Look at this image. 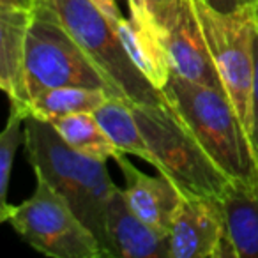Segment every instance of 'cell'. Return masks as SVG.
Returning a JSON list of instances; mask_svg holds the SVG:
<instances>
[{
    "instance_id": "obj_7",
    "label": "cell",
    "mask_w": 258,
    "mask_h": 258,
    "mask_svg": "<svg viewBox=\"0 0 258 258\" xmlns=\"http://www.w3.org/2000/svg\"><path fill=\"white\" fill-rule=\"evenodd\" d=\"M193 6L219 78L249 135L256 0H247L228 15L214 11L202 0H193Z\"/></svg>"
},
{
    "instance_id": "obj_19",
    "label": "cell",
    "mask_w": 258,
    "mask_h": 258,
    "mask_svg": "<svg viewBox=\"0 0 258 258\" xmlns=\"http://www.w3.org/2000/svg\"><path fill=\"white\" fill-rule=\"evenodd\" d=\"M186 4L187 0H144L145 13L165 34L175 29Z\"/></svg>"
},
{
    "instance_id": "obj_8",
    "label": "cell",
    "mask_w": 258,
    "mask_h": 258,
    "mask_svg": "<svg viewBox=\"0 0 258 258\" xmlns=\"http://www.w3.org/2000/svg\"><path fill=\"white\" fill-rule=\"evenodd\" d=\"M168 239L170 258H235L218 198L182 195Z\"/></svg>"
},
{
    "instance_id": "obj_14",
    "label": "cell",
    "mask_w": 258,
    "mask_h": 258,
    "mask_svg": "<svg viewBox=\"0 0 258 258\" xmlns=\"http://www.w3.org/2000/svg\"><path fill=\"white\" fill-rule=\"evenodd\" d=\"M34 11L0 9V87L9 101L25 106V48Z\"/></svg>"
},
{
    "instance_id": "obj_17",
    "label": "cell",
    "mask_w": 258,
    "mask_h": 258,
    "mask_svg": "<svg viewBox=\"0 0 258 258\" xmlns=\"http://www.w3.org/2000/svg\"><path fill=\"white\" fill-rule=\"evenodd\" d=\"M48 122H51V125L57 129V133L73 149L83 152V154L94 156L99 159H110L122 154L106 137L94 113H89V111L73 113L66 115V117H57Z\"/></svg>"
},
{
    "instance_id": "obj_25",
    "label": "cell",
    "mask_w": 258,
    "mask_h": 258,
    "mask_svg": "<svg viewBox=\"0 0 258 258\" xmlns=\"http://www.w3.org/2000/svg\"><path fill=\"white\" fill-rule=\"evenodd\" d=\"M44 2H50V0H39V6H41V4H44Z\"/></svg>"
},
{
    "instance_id": "obj_1",
    "label": "cell",
    "mask_w": 258,
    "mask_h": 258,
    "mask_svg": "<svg viewBox=\"0 0 258 258\" xmlns=\"http://www.w3.org/2000/svg\"><path fill=\"white\" fill-rule=\"evenodd\" d=\"M23 145L36 177L44 179L71 205L87 228L96 235L104 256L108 253L106 212L115 189L106 159L73 149L51 122L29 115L23 127Z\"/></svg>"
},
{
    "instance_id": "obj_6",
    "label": "cell",
    "mask_w": 258,
    "mask_h": 258,
    "mask_svg": "<svg viewBox=\"0 0 258 258\" xmlns=\"http://www.w3.org/2000/svg\"><path fill=\"white\" fill-rule=\"evenodd\" d=\"M32 197L11 205L0 221L41 254L51 258H106L99 240L78 218L71 205L41 177Z\"/></svg>"
},
{
    "instance_id": "obj_18",
    "label": "cell",
    "mask_w": 258,
    "mask_h": 258,
    "mask_svg": "<svg viewBox=\"0 0 258 258\" xmlns=\"http://www.w3.org/2000/svg\"><path fill=\"white\" fill-rule=\"evenodd\" d=\"M27 106L11 101V111H9L8 124L0 135V216L4 214L11 205L8 204L9 180H11L15 156L18 151V145L22 142V124L29 117Z\"/></svg>"
},
{
    "instance_id": "obj_2",
    "label": "cell",
    "mask_w": 258,
    "mask_h": 258,
    "mask_svg": "<svg viewBox=\"0 0 258 258\" xmlns=\"http://www.w3.org/2000/svg\"><path fill=\"white\" fill-rule=\"evenodd\" d=\"M163 92L230 179H258V161L249 135L226 92L189 82L173 71Z\"/></svg>"
},
{
    "instance_id": "obj_13",
    "label": "cell",
    "mask_w": 258,
    "mask_h": 258,
    "mask_svg": "<svg viewBox=\"0 0 258 258\" xmlns=\"http://www.w3.org/2000/svg\"><path fill=\"white\" fill-rule=\"evenodd\" d=\"M221 205L235 258H258V179L230 180Z\"/></svg>"
},
{
    "instance_id": "obj_16",
    "label": "cell",
    "mask_w": 258,
    "mask_h": 258,
    "mask_svg": "<svg viewBox=\"0 0 258 258\" xmlns=\"http://www.w3.org/2000/svg\"><path fill=\"white\" fill-rule=\"evenodd\" d=\"M111 97L103 89H87V87H57L48 89L34 96L27 103L30 115L43 120H53L73 113H92L104 101ZM115 97V96H113Z\"/></svg>"
},
{
    "instance_id": "obj_23",
    "label": "cell",
    "mask_w": 258,
    "mask_h": 258,
    "mask_svg": "<svg viewBox=\"0 0 258 258\" xmlns=\"http://www.w3.org/2000/svg\"><path fill=\"white\" fill-rule=\"evenodd\" d=\"M39 8V0H0V9H23L36 11Z\"/></svg>"
},
{
    "instance_id": "obj_11",
    "label": "cell",
    "mask_w": 258,
    "mask_h": 258,
    "mask_svg": "<svg viewBox=\"0 0 258 258\" xmlns=\"http://www.w3.org/2000/svg\"><path fill=\"white\" fill-rule=\"evenodd\" d=\"M113 159L124 177V195L129 207L152 228L168 233L173 216L182 202L180 189L163 173L147 175L138 170L124 154L115 156Z\"/></svg>"
},
{
    "instance_id": "obj_4",
    "label": "cell",
    "mask_w": 258,
    "mask_h": 258,
    "mask_svg": "<svg viewBox=\"0 0 258 258\" xmlns=\"http://www.w3.org/2000/svg\"><path fill=\"white\" fill-rule=\"evenodd\" d=\"M57 87L103 89L118 97L97 66L64 27L50 2L34 11L25 48V106L34 96Z\"/></svg>"
},
{
    "instance_id": "obj_3",
    "label": "cell",
    "mask_w": 258,
    "mask_h": 258,
    "mask_svg": "<svg viewBox=\"0 0 258 258\" xmlns=\"http://www.w3.org/2000/svg\"><path fill=\"white\" fill-rule=\"evenodd\" d=\"M131 106L152 152V166L168 177L182 195L221 200L232 179L207 154L175 108L168 101Z\"/></svg>"
},
{
    "instance_id": "obj_20",
    "label": "cell",
    "mask_w": 258,
    "mask_h": 258,
    "mask_svg": "<svg viewBox=\"0 0 258 258\" xmlns=\"http://www.w3.org/2000/svg\"><path fill=\"white\" fill-rule=\"evenodd\" d=\"M254 62H253V82H251V127L249 140L253 145L258 161V0H256V27H254Z\"/></svg>"
},
{
    "instance_id": "obj_24",
    "label": "cell",
    "mask_w": 258,
    "mask_h": 258,
    "mask_svg": "<svg viewBox=\"0 0 258 258\" xmlns=\"http://www.w3.org/2000/svg\"><path fill=\"white\" fill-rule=\"evenodd\" d=\"M127 4H129V11H131V13L145 11V8H144V0H127Z\"/></svg>"
},
{
    "instance_id": "obj_15",
    "label": "cell",
    "mask_w": 258,
    "mask_h": 258,
    "mask_svg": "<svg viewBox=\"0 0 258 258\" xmlns=\"http://www.w3.org/2000/svg\"><path fill=\"white\" fill-rule=\"evenodd\" d=\"M92 113L118 152L138 156L152 165V152L140 131L133 106L127 101L111 96Z\"/></svg>"
},
{
    "instance_id": "obj_9",
    "label": "cell",
    "mask_w": 258,
    "mask_h": 258,
    "mask_svg": "<svg viewBox=\"0 0 258 258\" xmlns=\"http://www.w3.org/2000/svg\"><path fill=\"white\" fill-rule=\"evenodd\" d=\"M163 41H165V48L173 73L189 82L226 92L218 69H216L209 44L205 41L193 0H187L179 23L173 30L163 34Z\"/></svg>"
},
{
    "instance_id": "obj_10",
    "label": "cell",
    "mask_w": 258,
    "mask_h": 258,
    "mask_svg": "<svg viewBox=\"0 0 258 258\" xmlns=\"http://www.w3.org/2000/svg\"><path fill=\"white\" fill-rule=\"evenodd\" d=\"M106 232L110 258H170L168 233L138 218L118 186L108 202Z\"/></svg>"
},
{
    "instance_id": "obj_5",
    "label": "cell",
    "mask_w": 258,
    "mask_h": 258,
    "mask_svg": "<svg viewBox=\"0 0 258 258\" xmlns=\"http://www.w3.org/2000/svg\"><path fill=\"white\" fill-rule=\"evenodd\" d=\"M58 18L76 43L129 104L166 103L163 90L154 87L135 66L115 25L90 0H50Z\"/></svg>"
},
{
    "instance_id": "obj_22",
    "label": "cell",
    "mask_w": 258,
    "mask_h": 258,
    "mask_svg": "<svg viewBox=\"0 0 258 258\" xmlns=\"http://www.w3.org/2000/svg\"><path fill=\"white\" fill-rule=\"evenodd\" d=\"M202 2L207 4L209 8H212L214 11L228 15V13H235L237 9L242 8L247 0H202Z\"/></svg>"
},
{
    "instance_id": "obj_12",
    "label": "cell",
    "mask_w": 258,
    "mask_h": 258,
    "mask_svg": "<svg viewBox=\"0 0 258 258\" xmlns=\"http://www.w3.org/2000/svg\"><path fill=\"white\" fill-rule=\"evenodd\" d=\"M115 29L135 66L152 85L159 90L165 89L172 75V66L163 41L165 32L156 27L145 11L131 13V18H122Z\"/></svg>"
},
{
    "instance_id": "obj_21",
    "label": "cell",
    "mask_w": 258,
    "mask_h": 258,
    "mask_svg": "<svg viewBox=\"0 0 258 258\" xmlns=\"http://www.w3.org/2000/svg\"><path fill=\"white\" fill-rule=\"evenodd\" d=\"M90 2H92V4L96 6V8L99 9V11L103 13L113 25H117V23L122 20V13H120V9H118L115 0H90Z\"/></svg>"
}]
</instances>
